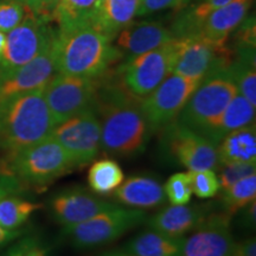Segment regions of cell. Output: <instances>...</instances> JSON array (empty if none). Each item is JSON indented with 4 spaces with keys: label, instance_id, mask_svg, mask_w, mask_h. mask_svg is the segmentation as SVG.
<instances>
[{
    "label": "cell",
    "instance_id": "obj_1",
    "mask_svg": "<svg viewBox=\"0 0 256 256\" xmlns=\"http://www.w3.org/2000/svg\"><path fill=\"white\" fill-rule=\"evenodd\" d=\"M140 101L121 83H100L94 110L101 124V148L106 153L128 158L145 150L153 130Z\"/></svg>",
    "mask_w": 256,
    "mask_h": 256
},
{
    "label": "cell",
    "instance_id": "obj_2",
    "mask_svg": "<svg viewBox=\"0 0 256 256\" xmlns=\"http://www.w3.org/2000/svg\"><path fill=\"white\" fill-rule=\"evenodd\" d=\"M52 52L56 72L88 78H102L122 57L110 38L94 25L56 30Z\"/></svg>",
    "mask_w": 256,
    "mask_h": 256
},
{
    "label": "cell",
    "instance_id": "obj_3",
    "mask_svg": "<svg viewBox=\"0 0 256 256\" xmlns=\"http://www.w3.org/2000/svg\"><path fill=\"white\" fill-rule=\"evenodd\" d=\"M55 126L43 88L8 98L0 104V150L14 154L50 136Z\"/></svg>",
    "mask_w": 256,
    "mask_h": 256
},
{
    "label": "cell",
    "instance_id": "obj_4",
    "mask_svg": "<svg viewBox=\"0 0 256 256\" xmlns=\"http://www.w3.org/2000/svg\"><path fill=\"white\" fill-rule=\"evenodd\" d=\"M75 168L68 153L52 136L10 154L8 174L31 188H46Z\"/></svg>",
    "mask_w": 256,
    "mask_h": 256
},
{
    "label": "cell",
    "instance_id": "obj_5",
    "mask_svg": "<svg viewBox=\"0 0 256 256\" xmlns=\"http://www.w3.org/2000/svg\"><path fill=\"white\" fill-rule=\"evenodd\" d=\"M236 92L238 87L226 70L212 74L200 83L176 120L210 140Z\"/></svg>",
    "mask_w": 256,
    "mask_h": 256
},
{
    "label": "cell",
    "instance_id": "obj_6",
    "mask_svg": "<svg viewBox=\"0 0 256 256\" xmlns=\"http://www.w3.org/2000/svg\"><path fill=\"white\" fill-rule=\"evenodd\" d=\"M232 60L234 52L226 44L218 46L202 37L174 38L170 74L202 81L228 70Z\"/></svg>",
    "mask_w": 256,
    "mask_h": 256
},
{
    "label": "cell",
    "instance_id": "obj_7",
    "mask_svg": "<svg viewBox=\"0 0 256 256\" xmlns=\"http://www.w3.org/2000/svg\"><path fill=\"white\" fill-rule=\"evenodd\" d=\"M144 220H146V215L142 210L118 204L81 223L63 226V234L74 247L94 248L115 241Z\"/></svg>",
    "mask_w": 256,
    "mask_h": 256
},
{
    "label": "cell",
    "instance_id": "obj_8",
    "mask_svg": "<svg viewBox=\"0 0 256 256\" xmlns=\"http://www.w3.org/2000/svg\"><path fill=\"white\" fill-rule=\"evenodd\" d=\"M98 87V78L54 74L43 87V95L55 124L94 108Z\"/></svg>",
    "mask_w": 256,
    "mask_h": 256
},
{
    "label": "cell",
    "instance_id": "obj_9",
    "mask_svg": "<svg viewBox=\"0 0 256 256\" xmlns=\"http://www.w3.org/2000/svg\"><path fill=\"white\" fill-rule=\"evenodd\" d=\"M50 22L28 10L24 20L6 34V46L0 60V78L37 57L55 37Z\"/></svg>",
    "mask_w": 256,
    "mask_h": 256
},
{
    "label": "cell",
    "instance_id": "obj_10",
    "mask_svg": "<svg viewBox=\"0 0 256 256\" xmlns=\"http://www.w3.org/2000/svg\"><path fill=\"white\" fill-rule=\"evenodd\" d=\"M51 136L68 153L75 168L90 164L100 153L101 124L94 108L56 124Z\"/></svg>",
    "mask_w": 256,
    "mask_h": 256
},
{
    "label": "cell",
    "instance_id": "obj_11",
    "mask_svg": "<svg viewBox=\"0 0 256 256\" xmlns=\"http://www.w3.org/2000/svg\"><path fill=\"white\" fill-rule=\"evenodd\" d=\"M162 146L174 162L188 171L214 170L218 168L217 150L210 140L177 120L162 127Z\"/></svg>",
    "mask_w": 256,
    "mask_h": 256
},
{
    "label": "cell",
    "instance_id": "obj_12",
    "mask_svg": "<svg viewBox=\"0 0 256 256\" xmlns=\"http://www.w3.org/2000/svg\"><path fill=\"white\" fill-rule=\"evenodd\" d=\"M202 81L170 74L151 94L142 98L140 108L152 130L177 119Z\"/></svg>",
    "mask_w": 256,
    "mask_h": 256
},
{
    "label": "cell",
    "instance_id": "obj_13",
    "mask_svg": "<svg viewBox=\"0 0 256 256\" xmlns=\"http://www.w3.org/2000/svg\"><path fill=\"white\" fill-rule=\"evenodd\" d=\"M172 43L124 60L120 66V83L128 92L146 98L170 75Z\"/></svg>",
    "mask_w": 256,
    "mask_h": 256
},
{
    "label": "cell",
    "instance_id": "obj_14",
    "mask_svg": "<svg viewBox=\"0 0 256 256\" xmlns=\"http://www.w3.org/2000/svg\"><path fill=\"white\" fill-rule=\"evenodd\" d=\"M230 216L211 215L184 238L180 256H232L235 241L230 232Z\"/></svg>",
    "mask_w": 256,
    "mask_h": 256
},
{
    "label": "cell",
    "instance_id": "obj_15",
    "mask_svg": "<svg viewBox=\"0 0 256 256\" xmlns=\"http://www.w3.org/2000/svg\"><path fill=\"white\" fill-rule=\"evenodd\" d=\"M52 43L54 40L31 62L0 78V104L17 95L37 90L46 84L56 72Z\"/></svg>",
    "mask_w": 256,
    "mask_h": 256
},
{
    "label": "cell",
    "instance_id": "obj_16",
    "mask_svg": "<svg viewBox=\"0 0 256 256\" xmlns=\"http://www.w3.org/2000/svg\"><path fill=\"white\" fill-rule=\"evenodd\" d=\"M116 206L83 190L63 191L50 200L51 214L63 226L81 223Z\"/></svg>",
    "mask_w": 256,
    "mask_h": 256
},
{
    "label": "cell",
    "instance_id": "obj_17",
    "mask_svg": "<svg viewBox=\"0 0 256 256\" xmlns=\"http://www.w3.org/2000/svg\"><path fill=\"white\" fill-rule=\"evenodd\" d=\"M115 38L116 49L126 60L142 55L174 40L171 30L160 22H133Z\"/></svg>",
    "mask_w": 256,
    "mask_h": 256
},
{
    "label": "cell",
    "instance_id": "obj_18",
    "mask_svg": "<svg viewBox=\"0 0 256 256\" xmlns=\"http://www.w3.org/2000/svg\"><path fill=\"white\" fill-rule=\"evenodd\" d=\"M252 0H232L208 16L200 28V36L211 43L224 46L243 19L248 16Z\"/></svg>",
    "mask_w": 256,
    "mask_h": 256
},
{
    "label": "cell",
    "instance_id": "obj_19",
    "mask_svg": "<svg viewBox=\"0 0 256 256\" xmlns=\"http://www.w3.org/2000/svg\"><path fill=\"white\" fill-rule=\"evenodd\" d=\"M113 196L119 204L140 210L162 206L166 198L162 184L146 176H133L124 180Z\"/></svg>",
    "mask_w": 256,
    "mask_h": 256
},
{
    "label": "cell",
    "instance_id": "obj_20",
    "mask_svg": "<svg viewBox=\"0 0 256 256\" xmlns=\"http://www.w3.org/2000/svg\"><path fill=\"white\" fill-rule=\"evenodd\" d=\"M206 220V212L202 208L185 206H171L159 211L147 220L152 230L174 238H183L185 234L194 230Z\"/></svg>",
    "mask_w": 256,
    "mask_h": 256
},
{
    "label": "cell",
    "instance_id": "obj_21",
    "mask_svg": "<svg viewBox=\"0 0 256 256\" xmlns=\"http://www.w3.org/2000/svg\"><path fill=\"white\" fill-rule=\"evenodd\" d=\"M217 150L220 165L256 164V127L255 122L226 134Z\"/></svg>",
    "mask_w": 256,
    "mask_h": 256
},
{
    "label": "cell",
    "instance_id": "obj_22",
    "mask_svg": "<svg viewBox=\"0 0 256 256\" xmlns=\"http://www.w3.org/2000/svg\"><path fill=\"white\" fill-rule=\"evenodd\" d=\"M140 4L142 0H104L92 25L113 40L120 31L133 23Z\"/></svg>",
    "mask_w": 256,
    "mask_h": 256
},
{
    "label": "cell",
    "instance_id": "obj_23",
    "mask_svg": "<svg viewBox=\"0 0 256 256\" xmlns=\"http://www.w3.org/2000/svg\"><path fill=\"white\" fill-rule=\"evenodd\" d=\"M98 0H60L51 14L58 31L92 25L98 14Z\"/></svg>",
    "mask_w": 256,
    "mask_h": 256
},
{
    "label": "cell",
    "instance_id": "obj_24",
    "mask_svg": "<svg viewBox=\"0 0 256 256\" xmlns=\"http://www.w3.org/2000/svg\"><path fill=\"white\" fill-rule=\"evenodd\" d=\"M184 238L147 230L130 240L124 249L138 256H180Z\"/></svg>",
    "mask_w": 256,
    "mask_h": 256
},
{
    "label": "cell",
    "instance_id": "obj_25",
    "mask_svg": "<svg viewBox=\"0 0 256 256\" xmlns=\"http://www.w3.org/2000/svg\"><path fill=\"white\" fill-rule=\"evenodd\" d=\"M230 2L232 0H200L198 4L184 8L180 10V14L174 19L170 30L174 38L198 37L208 16Z\"/></svg>",
    "mask_w": 256,
    "mask_h": 256
},
{
    "label": "cell",
    "instance_id": "obj_26",
    "mask_svg": "<svg viewBox=\"0 0 256 256\" xmlns=\"http://www.w3.org/2000/svg\"><path fill=\"white\" fill-rule=\"evenodd\" d=\"M255 106L238 92L232 98L222 114L216 130L211 136L210 142L217 146L226 134L238 128L246 127L255 122Z\"/></svg>",
    "mask_w": 256,
    "mask_h": 256
},
{
    "label": "cell",
    "instance_id": "obj_27",
    "mask_svg": "<svg viewBox=\"0 0 256 256\" xmlns=\"http://www.w3.org/2000/svg\"><path fill=\"white\" fill-rule=\"evenodd\" d=\"M88 185L98 194H110L124 180L121 166L114 159L104 158L92 162L87 176Z\"/></svg>",
    "mask_w": 256,
    "mask_h": 256
},
{
    "label": "cell",
    "instance_id": "obj_28",
    "mask_svg": "<svg viewBox=\"0 0 256 256\" xmlns=\"http://www.w3.org/2000/svg\"><path fill=\"white\" fill-rule=\"evenodd\" d=\"M43 206L23 198L12 196L11 194L0 197V226L8 232L20 228L34 211Z\"/></svg>",
    "mask_w": 256,
    "mask_h": 256
},
{
    "label": "cell",
    "instance_id": "obj_29",
    "mask_svg": "<svg viewBox=\"0 0 256 256\" xmlns=\"http://www.w3.org/2000/svg\"><path fill=\"white\" fill-rule=\"evenodd\" d=\"M256 198V172L240 179L232 186L224 188L222 202L226 215L232 216L242 210Z\"/></svg>",
    "mask_w": 256,
    "mask_h": 256
},
{
    "label": "cell",
    "instance_id": "obj_30",
    "mask_svg": "<svg viewBox=\"0 0 256 256\" xmlns=\"http://www.w3.org/2000/svg\"><path fill=\"white\" fill-rule=\"evenodd\" d=\"M235 82L238 92L256 107V68L255 60L236 57L226 70Z\"/></svg>",
    "mask_w": 256,
    "mask_h": 256
},
{
    "label": "cell",
    "instance_id": "obj_31",
    "mask_svg": "<svg viewBox=\"0 0 256 256\" xmlns=\"http://www.w3.org/2000/svg\"><path fill=\"white\" fill-rule=\"evenodd\" d=\"M192 194L198 198L215 197L220 190L218 177L214 170H200V171H188Z\"/></svg>",
    "mask_w": 256,
    "mask_h": 256
},
{
    "label": "cell",
    "instance_id": "obj_32",
    "mask_svg": "<svg viewBox=\"0 0 256 256\" xmlns=\"http://www.w3.org/2000/svg\"><path fill=\"white\" fill-rule=\"evenodd\" d=\"M162 188L171 206H185L190 203L192 188L188 172H179L171 176Z\"/></svg>",
    "mask_w": 256,
    "mask_h": 256
},
{
    "label": "cell",
    "instance_id": "obj_33",
    "mask_svg": "<svg viewBox=\"0 0 256 256\" xmlns=\"http://www.w3.org/2000/svg\"><path fill=\"white\" fill-rule=\"evenodd\" d=\"M28 10L17 0L0 2V31L8 34L24 20Z\"/></svg>",
    "mask_w": 256,
    "mask_h": 256
},
{
    "label": "cell",
    "instance_id": "obj_34",
    "mask_svg": "<svg viewBox=\"0 0 256 256\" xmlns=\"http://www.w3.org/2000/svg\"><path fill=\"white\" fill-rule=\"evenodd\" d=\"M256 164H230V165H220V174L217 176L220 180V188L232 186L240 179L247 177V176L255 174Z\"/></svg>",
    "mask_w": 256,
    "mask_h": 256
},
{
    "label": "cell",
    "instance_id": "obj_35",
    "mask_svg": "<svg viewBox=\"0 0 256 256\" xmlns=\"http://www.w3.org/2000/svg\"><path fill=\"white\" fill-rule=\"evenodd\" d=\"M236 48L255 49L256 46V25L255 16H247L238 28H236Z\"/></svg>",
    "mask_w": 256,
    "mask_h": 256
},
{
    "label": "cell",
    "instance_id": "obj_36",
    "mask_svg": "<svg viewBox=\"0 0 256 256\" xmlns=\"http://www.w3.org/2000/svg\"><path fill=\"white\" fill-rule=\"evenodd\" d=\"M190 0H142L138 16H147L162 10H183Z\"/></svg>",
    "mask_w": 256,
    "mask_h": 256
},
{
    "label": "cell",
    "instance_id": "obj_37",
    "mask_svg": "<svg viewBox=\"0 0 256 256\" xmlns=\"http://www.w3.org/2000/svg\"><path fill=\"white\" fill-rule=\"evenodd\" d=\"M17 182L14 180L11 176L8 174H2V177L0 178V197L5 196V194H11L12 191H14L17 188ZM20 235V232L19 230H16V232H8L2 228L0 226V248L4 247L5 244H8L11 241H14Z\"/></svg>",
    "mask_w": 256,
    "mask_h": 256
},
{
    "label": "cell",
    "instance_id": "obj_38",
    "mask_svg": "<svg viewBox=\"0 0 256 256\" xmlns=\"http://www.w3.org/2000/svg\"><path fill=\"white\" fill-rule=\"evenodd\" d=\"M232 256H256L255 238H248L242 242H235Z\"/></svg>",
    "mask_w": 256,
    "mask_h": 256
},
{
    "label": "cell",
    "instance_id": "obj_39",
    "mask_svg": "<svg viewBox=\"0 0 256 256\" xmlns=\"http://www.w3.org/2000/svg\"><path fill=\"white\" fill-rule=\"evenodd\" d=\"M60 2V0H40L36 14L51 22V14H52L54 10L56 8Z\"/></svg>",
    "mask_w": 256,
    "mask_h": 256
},
{
    "label": "cell",
    "instance_id": "obj_40",
    "mask_svg": "<svg viewBox=\"0 0 256 256\" xmlns=\"http://www.w3.org/2000/svg\"><path fill=\"white\" fill-rule=\"evenodd\" d=\"M34 242V238L22 240V241L16 243L14 246H12V248H10L2 256H23L25 250H26Z\"/></svg>",
    "mask_w": 256,
    "mask_h": 256
},
{
    "label": "cell",
    "instance_id": "obj_41",
    "mask_svg": "<svg viewBox=\"0 0 256 256\" xmlns=\"http://www.w3.org/2000/svg\"><path fill=\"white\" fill-rule=\"evenodd\" d=\"M244 211V217H243V223L247 224L249 228L255 226V211H256V200H252L247 206L243 208Z\"/></svg>",
    "mask_w": 256,
    "mask_h": 256
},
{
    "label": "cell",
    "instance_id": "obj_42",
    "mask_svg": "<svg viewBox=\"0 0 256 256\" xmlns=\"http://www.w3.org/2000/svg\"><path fill=\"white\" fill-rule=\"evenodd\" d=\"M23 256H49V255H48L46 249L40 247L36 242H34L30 247L25 250Z\"/></svg>",
    "mask_w": 256,
    "mask_h": 256
},
{
    "label": "cell",
    "instance_id": "obj_43",
    "mask_svg": "<svg viewBox=\"0 0 256 256\" xmlns=\"http://www.w3.org/2000/svg\"><path fill=\"white\" fill-rule=\"evenodd\" d=\"M17 2H22V4H23L25 8H26V10H28V11L32 12V14H36L38 6H40V0H17Z\"/></svg>",
    "mask_w": 256,
    "mask_h": 256
},
{
    "label": "cell",
    "instance_id": "obj_44",
    "mask_svg": "<svg viewBox=\"0 0 256 256\" xmlns=\"http://www.w3.org/2000/svg\"><path fill=\"white\" fill-rule=\"evenodd\" d=\"M98 256H138V255L126 250V249H116V250L104 252H102V254H100Z\"/></svg>",
    "mask_w": 256,
    "mask_h": 256
},
{
    "label": "cell",
    "instance_id": "obj_45",
    "mask_svg": "<svg viewBox=\"0 0 256 256\" xmlns=\"http://www.w3.org/2000/svg\"><path fill=\"white\" fill-rule=\"evenodd\" d=\"M5 46H6V34L0 31V60H2V54H4Z\"/></svg>",
    "mask_w": 256,
    "mask_h": 256
},
{
    "label": "cell",
    "instance_id": "obj_46",
    "mask_svg": "<svg viewBox=\"0 0 256 256\" xmlns=\"http://www.w3.org/2000/svg\"><path fill=\"white\" fill-rule=\"evenodd\" d=\"M102 2H104V0H98V6H100V4H101Z\"/></svg>",
    "mask_w": 256,
    "mask_h": 256
},
{
    "label": "cell",
    "instance_id": "obj_47",
    "mask_svg": "<svg viewBox=\"0 0 256 256\" xmlns=\"http://www.w3.org/2000/svg\"><path fill=\"white\" fill-rule=\"evenodd\" d=\"M194 2V0H190V2ZM194 2H196V0H194ZM198 2H200V0H198Z\"/></svg>",
    "mask_w": 256,
    "mask_h": 256
}]
</instances>
